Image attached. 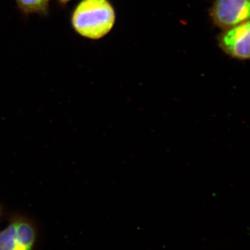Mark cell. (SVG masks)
<instances>
[{"label": "cell", "instance_id": "obj_5", "mask_svg": "<svg viewBox=\"0 0 250 250\" xmlns=\"http://www.w3.org/2000/svg\"><path fill=\"white\" fill-rule=\"evenodd\" d=\"M50 0H16L18 8L24 15L48 14Z\"/></svg>", "mask_w": 250, "mask_h": 250}, {"label": "cell", "instance_id": "obj_7", "mask_svg": "<svg viewBox=\"0 0 250 250\" xmlns=\"http://www.w3.org/2000/svg\"><path fill=\"white\" fill-rule=\"evenodd\" d=\"M1 207H0V217H1Z\"/></svg>", "mask_w": 250, "mask_h": 250}, {"label": "cell", "instance_id": "obj_1", "mask_svg": "<svg viewBox=\"0 0 250 250\" xmlns=\"http://www.w3.org/2000/svg\"><path fill=\"white\" fill-rule=\"evenodd\" d=\"M116 21V10L109 0H81L71 16L77 34L91 40L107 35Z\"/></svg>", "mask_w": 250, "mask_h": 250}, {"label": "cell", "instance_id": "obj_4", "mask_svg": "<svg viewBox=\"0 0 250 250\" xmlns=\"http://www.w3.org/2000/svg\"><path fill=\"white\" fill-rule=\"evenodd\" d=\"M219 47L231 57L240 61L250 59V21L223 30L217 36Z\"/></svg>", "mask_w": 250, "mask_h": 250}, {"label": "cell", "instance_id": "obj_3", "mask_svg": "<svg viewBox=\"0 0 250 250\" xmlns=\"http://www.w3.org/2000/svg\"><path fill=\"white\" fill-rule=\"evenodd\" d=\"M208 14L215 27L226 30L250 21V0H215Z\"/></svg>", "mask_w": 250, "mask_h": 250}, {"label": "cell", "instance_id": "obj_6", "mask_svg": "<svg viewBox=\"0 0 250 250\" xmlns=\"http://www.w3.org/2000/svg\"><path fill=\"white\" fill-rule=\"evenodd\" d=\"M57 1H58L59 4L64 6V5H66L67 3L70 2L71 0H57Z\"/></svg>", "mask_w": 250, "mask_h": 250}, {"label": "cell", "instance_id": "obj_2", "mask_svg": "<svg viewBox=\"0 0 250 250\" xmlns=\"http://www.w3.org/2000/svg\"><path fill=\"white\" fill-rule=\"evenodd\" d=\"M38 233L37 227L31 219L14 215L0 230V250H35Z\"/></svg>", "mask_w": 250, "mask_h": 250}]
</instances>
